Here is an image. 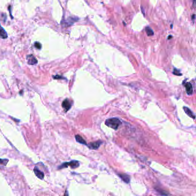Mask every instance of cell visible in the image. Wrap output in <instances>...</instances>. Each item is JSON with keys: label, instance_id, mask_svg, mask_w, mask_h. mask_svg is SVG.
I'll return each instance as SVG.
<instances>
[{"label": "cell", "instance_id": "6da1fadb", "mask_svg": "<svg viewBox=\"0 0 196 196\" xmlns=\"http://www.w3.org/2000/svg\"><path fill=\"white\" fill-rule=\"evenodd\" d=\"M105 124L108 127L116 130V129H118L120 125L121 124V122L117 118H111L107 119L105 121Z\"/></svg>", "mask_w": 196, "mask_h": 196}, {"label": "cell", "instance_id": "7a4b0ae2", "mask_svg": "<svg viewBox=\"0 0 196 196\" xmlns=\"http://www.w3.org/2000/svg\"><path fill=\"white\" fill-rule=\"evenodd\" d=\"M68 166H70L72 168H76L79 166V163L77 160H72L70 162H65L63 163L61 166L59 167V169H62V168L67 167Z\"/></svg>", "mask_w": 196, "mask_h": 196}, {"label": "cell", "instance_id": "3957f363", "mask_svg": "<svg viewBox=\"0 0 196 196\" xmlns=\"http://www.w3.org/2000/svg\"><path fill=\"white\" fill-rule=\"evenodd\" d=\"M27 60L28 61V63L29 65H35L38 63V60L33 55H29L27 56Z\"/></svg>", "mask_w": 196, "mask_h": 196}, {"label": "cell", "instance_id": "277c9868", "mask_svg": "<svg viewBox=\"0 0 196 196\" xmlns=\"http://www.w3.org/2000/svg\"><path fill=\"white\" fill-rule=\"evenodd\" d=\"M102 143H103V142L101 140H98L95 142L90 143L88 144V147L90 149H92V150H97V149L100 147V146H101Z\"/></svg>", "mask_w": 196, "mask_h": 196}, {"label": "cell", "instance_id": "5b68a950", "mask_svg": "<svg viewBox=\"0 0 196 196\" xmlns=\"http://www.w3.org/2000/svg\"><path fill=\"white\" fill-rule=\"evenodd\" d=\"M62 108L64 109L66 112H67L71 107V104L70 101L68 99H66L63 101L62 103Z\"/></svg>", "mask_w": 196, "mask_h": 196}, {"label": "cell", "instance_id": "8992f818", "mask_svg": "<svg viewBox=\"0 0 196 196\" xmlns=\"http://www.w3.org/2000/svg\"><path fill=\"white\" fill-rule=\"evenodd\" d=\"M185 88H186V91L188 95H191L193 94V86L190 82H187L185 84Z\"/></svg>", "mask_w": 196, "mask_h": 196}, {"label": "cell", "instance_id": "52a82bcc", "mask_svg": "<svg viewBox=\"0 0 196 196\" xmlns=\"http://www.w3.org/2000/svg\"><path fill=\"white\" fill-rule=\"evenodd\" d=\"M34 172L37 177H38L39 179H43L44 177V174L42 171H41L40 170H39L38 168H37L36 167H35V168L34 169Z\"/></svg>", "mask_w": 196, "mask_h": 196}, {"label": "cell", "instance_id": "ba28073f", "mask_svg": "<svg viewBox=\"0 0 196 196\" xmlns=\"http://www.w3.org/2000/svg\"><path fill=\"white\" fill-rule=\"evenodd\" d=\"M183 110H184V111L185 112V113H186V114L189 116V117H191V118L193 119H195V115L194 114L193 112H192L190 109H189V108H187V107H184Z\"/></svg>", "mask_w": 196, "mask_h": 196}, {"label": "cell", "instance_id": "9c48e42d", "mask_svg": "<svg viewBox=\"0 0 196 196\" xmlns=\"http://www.w3.org/2000/svg\"><path fill=\"white\" fill-rule=\"evenodd\" d=\"M8 38V35L6 31L4 29L1 25H0V38L7 39Z\"/></svg>", "mask_w": 196, "mask_h": 196}, {"label": "cell", "instance_id": "30bf717a", "mask_svg": "<svg viewBox=\"0 0 196 196\" xmlns=\"http://www.w3.org/2000/svg\"><path fill=\"white\" fill-rule=\"evenodd\" d=\"M77 20L78 18H77V17H69L67 20V21H66V24H67L68 26H69V25H71V24H73Z\"/></svg>", "mask_w": 196, "mask_h": 196}, {"label": "cell", "instance_id": "8fae6325", "mask_svg": "<svg viewBox=\"0 0 196 196\" xmlns=\"http://www.w3.org/2000/svg\"><path fill=\"white\" fill-rule=\"evenodd\" d=\"M75 139H76V140H77V142L79 143L82 144L87 145L86 141L84 140L83 138H82V136H80V135H75Z\"/></svg>", "mask_w": 196, "mask_h": 196}, {"label": "cell", "instance_id": "7c38bea8", "mask_svg": "<svg viewBox=\"0 0 196 196\" xmlns=\"http://www.w3.org/2000/svg\"><path fill=\"white\" fill-rule=\"evenodd\" d=\"M119 176L120 177L121 179H123V181H124L125 183H129V181H130V178H129V176L127 175V174H119Z\"/></svg>", "mask_w": 196, "mask_h": 196}, {"label": "cell", "instance_id": "4fadbf2b", "mask_svg": "<svg viewBox=\"0 0 196 196\" xmlns=\"http://www.w3.org/2000/svg\"><path fill=\"white\" fill-rule=\"evenodd\" d=\"M145 31H146L147 34V35L149 36H152V35H154V34L153 30L149 27H147L146 28H145Z\"/></svg>", "mask_w": 196, "mask_h": 196}, {"label": "cell", "instance_id": "5bb4252c", "mask_svg": "<svg viewBox=\"0 0 196 196\" xmlns=\"http://www.w3.org/2000/svg\"><path fill=\"white\" fill-rule=\"evenodd\" d=\"M9 160L7 159H0V165L1 166H7V163L8 162Z\"/></svg>", "mask_w": 196, "mask_h": 196}, {"label": "cell", "instance_id": "9a60e30c", "mask_svg": "<svg viewBox=\"0 0 196 196\" xmlns=\"http://www.w3.org/2000/svg\"><path fill=\"white\" fill-rule=\"evenodd\" d=\"M34 46H35V47L39 49V50H40V49L42 48V44H41L39 42H35V44H34Z\"/></svg>", "mask_w": 196, "mask_h": 196}, {"label": "cell", "instance_id": "2e32d148", "mask_svg": "<svg viewBox=\"0 0 196 196\" xmlns=\"http://www.w3.org/2000/svg\"><path fill=\"white\" fill-rule=\"evenodd\" d=\"M173 74H175L176 75H181L182 74H181L179 71V70H178L177 69H174V71H173Z\"/></svg>", "mask_w": 196, "mask_h": 196}, {"label": "cell", "instance_id": "e0dca14e", "mask_svg": "<svg viewBox=\"0 0 196 196\" xmlns=\"http://www.w3.org/2000/svg\"><path fill=\"white\" fill-rule=\"evenodd\" d=\"M54 79H62V78H63L62 77V76L56 75V76H54Z\"/></svg>", "mask_w": 196, "mask_h": 196}, {"label": "cell", "instance_id": "ac0fdd59", "mask_svg": "<svg viewBox=\"0 0 196 196\" xmlns=\"http://www.w3.org/2000/svg\"><path fill=\"white\" fill-rule=\"evenodd\" d=\"M195 17V15L194 14H193V16H191V20H193V21L194 20Z\"/></svg>", "mask_w": 196, "mask_h": 196}, {"label": "cell", "instance_id": "d6986e66", "mask_svg": "<svg viewBox=\"0 0 196 196\" xmlns=\"http://www.w3.org/2000/svg\"><path fill=\"white\" fill-rule=\"evenodd\" d=\"M171 38H172V36H171V35L168 37V39H171Z\"/></svg>", "mask_w": 196, "mask_h": 196}]
</instances>
